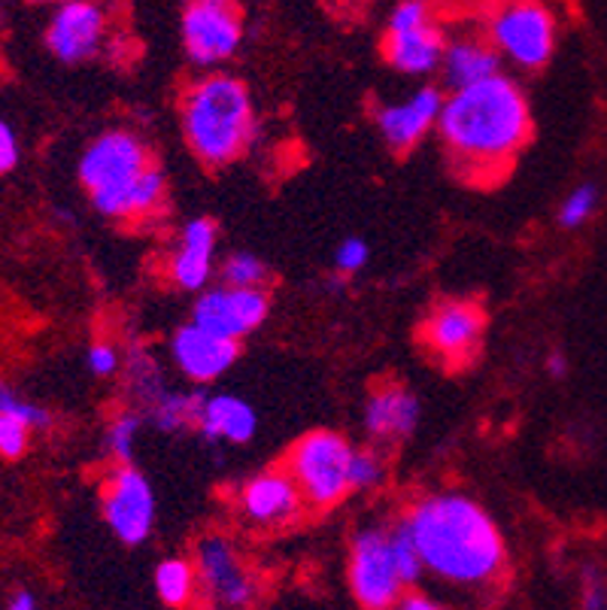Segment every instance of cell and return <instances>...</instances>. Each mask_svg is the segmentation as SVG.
Segmentation results:
<instances>
[{"mask_svg": "<svg viewBox=\"0 0 607 610\" xmlns=\"http://www.w3.org/2000/svg\"><path fill=\"white\" fill-rule=\"evenodd\" d=\"M425 574L456 592H492L508 568V547L483 504L462 492H431L404 513Z\"/></svg>", "mask_w": 607, "mask_h": 610, "instance_id": "1", "label": "cell"}, {"mask_svg": "<svg viewBox=\"0 0 607 610\" xmlns=\"http://www.w3.org/2000/svg\"><path fill=\"white\" fill-rule=\"evenodd\" d=\"M438 134L453 167L468 179H498L529 144V100L505 73L443 98Z\"/></svg>", "mask_w": 607, "mask_h": 610, "instance_id": "2", "label": "cell"}, {"mask_svg": "<svg viewBox=\"0 0 607 610\" xmlns=\"http://www.w3.org/2000/svg\"><path fill=\"white\" fill-rule=\"evenodd\" d=\"M183 137L200 165L225 167L246 152L255 134L253 98L237 77L211 73L183 95Z\"/></svg>", "mask_w": 607, "mask_h": 610, "instance_id": "3", "label": "cell"}, {"mask_svg": "<svg viewBox=\"0 0 607 610\" xmlns=\"http://www.w3.org/2000/svg\"><path fill=\"white\" fill-rule=\"evenodd\" d=\"M353 444L337 432L320 429L301 437L286 455V471L298 483L301 495L313 511H332L350 492Z\"/></svg>", "mask_w": 607, "mask_h": 610, "instance_id": "4", "label": "cell"}, {"mask_svg": "<svg viewBox=\"0 0 607 610\" xmlns=\"http://www.w3.org/2000/svg\"><path fill=\"white\" fill-rule=\"evenodd\" d=\"M198 592L207 610H255L262 599L258 574L243 562L232 538L213 532L195 547Z\"/></svg>", "mask_w": 607, "mask_h": 610, "instance_id": "5", "label": "cell"}, {"mask_svg": "<svg viewBox=\"0 0 607 610\" xmlns=\"http://www.w3.org/2000/svg\"><path fill=\"white\" fill-rule=\"evenodd\" d=\"M489 40L517 67L538 70L550 61L556 46L552 12L535 0H508L489 19Z\"/></svg>", "mask_w": 607, "mask_h": 610, "instance_id": "6", "label": "cell"}, {"mask_svg": "<svg viewBox=\"0 0 607 610\" xmlns=\"http://www.w3.org/2000/svg\"><path fill=\"white\" fill-rule=\"evenodd\" d=\"M350 587L364 610H392V604L404 596L408 583L398 574L395 555L389 547V529L368 525L353 534Z\"/></svg>", "mask_w": 607, "mask_h": 610, "instance_id": "7", "label": "cell"}, {"mask_svg": "<svg viewBox=\"0 0 607 610\" xmlns=\"http://www.w3.org/2000/svg\"><path fill=\"white\" fill-rule=\"evenodd\" d=\"M243 19L237 0H188L183 46L198 67H216L241 49Z\"/></svg>", "mask_w": 607, "mask_h": 610, "instance_id": "8", "label": "cell"}, {"mask_svg": "<svg viewBox=\"0 0 607 610\" xmlns=\"http://www.w3.org/2000/svg\"><path fill=\"white\" fill-rule=\"evenodd\" d=\"M104 516L121 544L137 547L153 534L155 492L144 471L121 462L110 471L104 486Z\"/></svg>", "mask_w": 607, "mask_h": 610, "instance_id": "9", "label": "cell"}, {"mask_svg": "<svg viewBox=\"0 0 607 610\" xmlns=\"http://www.w3.org/2000/svg\"><path fill=\"white\" fill-rule=\"evenodd\" d=\"M234 508H237L243 525L258 529V532H276L298 520L307 501L286 468H271L243 483L234 499Z\"/></svg>", "mask_w": 607, "mask_h": 610, "instance_id": "10", "label": "cell"}, {"mask_svg": "<svg viewBox=\"0 0 607 610\" xmlns=\"http://www.w3.org/2000/svg\"><path fill=\"white\" fill-rule=\"evenodd\" d=\"M486 316L474 301H441L422 322V344L447 367L468 365L483 341Z\"/></svg>", "mask_w": 607, "mask_h": 610, "instance_id": "11", "label": "cell"}, {"mask_svg": "<svg viewBox=\"0 0 607 610\" xmlns=\"http://www.w3.org/2000/svg\"><path fill=\"white\" fill-rule=\"evenodd\" d=\"M267 311H271V298L265 289H237L222 283L200 292L192 307V322L241 344L246 334H253L267 319Z\"/></svg>", "mask_w": 607, "mask_h": 610, "instance_id": "12", "label": "cell"}, {"mask_svg": "<svg viewBox=\"0 0 607 610\" xmlns=\"http://www.w3.org/2000/svg\"><path fill=\"white\" fill-rule=\"evenodd\" d=\"M149 165V149L140 137L131 131H104L79 158V183L89 191L107 189L144 174Z\"/></svg>", "mask_w": 607, "mask_h": 610, "instance_id": "13", "label": "cell"}, {"mask_svg": "<svg viewBox=\"0 0 607 610\" xmlns=\"http://www.w3.org/2000/svg\"><path fill=\"white\" fill-rule=\"evenodd\" d=\"M241 344L200 328L198 322H188L170 337V358L186 380L195 386L219 380L237 362Z\"/></svg>", "mask_w": 607, "mask_h": 610, "instance_id": "14", "label": "cell"}, {"mask_svg": "<svg viewBox=\"0 0 607 610\" xmlns=\"http://www.w3.org/2000/svg\"><path fill=\"white\" fill-rule=\"evenodd\" d=\"M441 110L443 95L434 86H425V89L413 91L410 98L383 104L376 110V128L392 152H410L431 128H438Z\"/></svg>", "mask_w": 607, "mask_h": 610, "instance_id": "15", "label": "cell"}, {"mask_svg": "<svg viewBox=\"0 0 607 610\" xmlns=\"http://www.w3.org/2000/svg\"><path fill=\"white\" fill-rule=\"evenodd\" d=\"M104 12L89 0H65V7L56 12V19L49 24L46 43L52 49V56L65 65H79L86 58L98 56L104 43Z\"/></svg>", "mask_w": 607, "mask_h": 610, "instance_id": "16", "label": "cell"}, {"mask_svg": "<svg viewBox=\"0 0 607 610\" xmlns=\"http://www.w3.org/2000/svg\"><path fill=\"white\" fill-rule=\"evenodd\" d=\"M167 198V179L161 167L149 165L144 174L134 179L107 186V189L91 191V204L100 216L107 219H121V223H144L146 216L165 207Z\"/></svg>", "mask_w": 607, "mask_h": 610, "instance_id": "17", "label": "cell"}, {"mask_svg": "<svg viewBox=\"0 0 607 610\" xmlns=\"http://www.w3.org/2000/svg\"><path fill=\"white\" fill-rule=\"evenodd\" d=\"M216 267V225L211 219H188L167 262V279L183 292H204Z\"/></svg>", "mask_w": 607, "mask_h": 610, "instance_id": "18", "label": "cell"}, {"mask_svg": "<svg viewBox=\"0 0 607 610\" xmlns=\"http://www.w3.org/2000/svg\"><path fill=\"white\" fill-rule=\"evenodd\" d=\"M420 399L401 383H383L364 401V429L376 444H395L420 425Z\"/></svg>", "mask_w": 607, "mask_h": 610, "instance_id": "19", "label": "cell"}, {"mask_svg": "<svg viewBox=\"0 0 607 610\" xmlns=\"http://www.w3.org/2000/svg\"><path fill=\"white\" fill-rule=\"evenodd\" d=\"M443 31L434 22L410 28V31H386L383 40V56L398 73L408 77H425L431 70H438L443 61Z\"/></svg>", "mask_w": 607, "mask_h": 610, "instance_id": "20", "label": "cell"}, {"mask_svg": "<svg viewBox=\"0 0 607 610\" xmlns=\"http://www.w3.org/2000/svg\"><path fill=\"white\" fill-rule=\"evenodd\" d=\"M195 429L213 444H249L258 429V416L249 407V401L219 392L207 395Z\"/></svg>", "mask_w": 607, "mask_h": 610, "instance_id": "21", "label": "cell"}, {"mask_svg": "<svg viewBox=\"0 0 607 610\" xmlns=\"http://www.w3.org/2000/svg\"><path fill=\"white\" fill-rule=\"evenodd\" d=\"M441 70L443 82L453 91L464 89V86H477V82L501 73V52L477 37H459L443 49Z\"/></svg>", "mask_w": 607, "mask_h": 610, "instance_id": "22", "label": "cell"}, {"mask_svg": "<svg viewBox=\"0 0 607 610\" xmlns=\"http://www.w3.org/2000/svg\"><path fill=\"white\" fill-rule=\"evenodd\" d=\"M207 395L192 388V392H177V388H165L158 399L144 411V416L161 432H183V429H195L198 425L200 407H204Z\"/></svg>", "mask_w": 607, "mask_h": 610, "instance_id": "23", "label": "cell"}, {"mask_svg": "<svg viewBox=\"0 0 607 610\" xmlns=\"http://www.w3.org/2000/svg\"><path fill=\"white\" fill-rule=\"evenodd\" d=\"M155 592L170 608H186L198 596V568L188 559H165L155 568Z\"/></svg>", "mask_w": 607, "mask_h": 610, "instance_id": "24", "label": "cell"}, {"mask_svg": "<svg viewBox=\"0 0 607 610\" xmlns=\"http://www.w3.org/2000/svg\"><path fill=\"white\" fill-rule=\"evenodd\" d=\"M389 547H392V555H395V565L401 580L413 587V583H420L425 578V562H422L420 544H417V538L410 532L408 520L401 516V520L389 529Z\"/></svg>", "mask_w": 607, "mask_h": 610, "instance_id": "25", "label": "cell"}, {"mask_svg": "<svg viewBox=\"0 0 607 610\" xmlns=\"http://www.w3.org/2000/svg\"><path fill=\"white\" fill-rule=\"evenodd\" d=\"M144 411H121L116 413L104 432V450L116 459V462H131L134 446H137V437H140V429H144Z\"/></svg>", "mask_w": 607, "mask_h": 610, "instance_id": "26", "label": "cell"}, {"mask_svg": "<svg viewBox=\"0 0 607 610\" xmlns=\"http://www.w3.org/2000/svg\"><path fill=\"white\" fill-rule=\"evenodd\" d=\"M128 386H131L134 399L140 404V411H146V407L167 388L158 365H155L149 355L140 353V350H134L131 358H128Z\"/></svg>", "mask_w": 607, "mask_h": 610, "instance_id": "27", "label": "cell"}, {"mask_svg": "<svg viewBox=\"0 0 607 610\" xmlns=\"http://www.w3.org/2000/svg\"><path fill=\"white\" fill-rule=\"evenodd\" d=\"M219 277L225 286H237V289H265L267 286V265L253 253H234L222 262Z\"/></svg>", "mask_w": 607, "mask_h": 610, "instance_id": "28", "label": "cell"}, {"mask_svg": "<svg viewBox=\"0 0 607 610\" xmlns=\"http://www.w3.org/2000/svg\"><path fill=\"white\" fill-rule=\"evenodd\" d=\"M386 480V462L383 455L376 453L374 446H364V450H353L350 459V486L353 489H376Z\"/></svg>", "mask_w": 607, "mask_h": 610, "instance_id": "29", "label": "cell"}, {"mask_svg": "<svg viewBox=\"0 0 607 610\" xmlns=\"http://www.w3.org/2000/svg\"><path fill=\"white\" fill-rule=\"evenodd\" d=\"M598 207V191L596 186H577L568 198H565L562 210H559V223L565 228H580V225L596 213Z\"/></svg>", "mask_w": 607, "mask_h": 610, "instance_id": "30", "label": "cell"}, {"mask_svg": "<svg viewBox=\"0 0 607 610\" xmlns=\"http://www.w3.org/2000/svg\"><path fill=\"white\" fill-rule=\"evenodd\" d=\"M0 413H10V416H19L22 422H28L31 429H46L49 425V413L43 407H37L31 401H25L22 395H16L10 386L0 383Z\"/></svg>", "mask_w": 607, "mask_h": 610, "instance_id": "31", "label": "cell"}, {"mask_svg": "<svg viewBox=\"0 0 607 610\" xmlns=\"http://www.w3.org/2000/svg\"><path fill=\"white\" fill-rule=\"evenodd\" d=\"M28 432H31L28 422L10 416V413H0V455L19 459L28 450Z\"/></svg>", "mask_w": 607, "mask_h": 610, "instance_id": "32", "label": "cell"}, {"mask_svg": "<svg viewBox=\"0 0 607 610\" xmlns=\"http://www.w3.org/2000/svg\"><path fill=\"white\" fill-rule=\"evenodd\" d=\"M368 258H371V249L364 244L362 237H346L341 246H337V253H334V267L346 274V277H353L359 274L364 265H368Z\"/></svg>", "mask_w": 607, "mask_h": 610, "instance_id": "33", "label": "cell"}, {"mask_svg": "<svg viewBox=\"0 0 607 610\" xmlns=\"http://www.w3.org/2000/svg\"><path fill=\"white\" fill-rule=\"evenodd\" d=\"M89 367L91 374H98V377H110V374H116L119 371V350L112 344H95L89 346Z\"/></svg>", "mask_w": 607, "mask_h": 610, "instance_id": "34", "label": "cell"}, {"mask_svg": "<svg viewBox=\"0 0 607 610\" xmlns=\"http://www.w3.org/2000/svg\"><path fill=\"white\" fill-rule=\"evenodd\" d=\"M19 165V144H16V134L3 119H0V174H7Z\"/></svg>", "mask_w": 607, "mask_h": 610, "instance_id": "35", "label": "cell"}, {"mask_svg": "<svg viewBox=\"0 0 607 610\" xmlns=\"http://www.w3.org/2000/svg\"><path fill=\"white\" fill-rule=\"evenodd\" d=\"M392 610H450V608H443L441 601L431 599V596H425V592H404V596L392 604Z\"/></svg>", "mask_w": 607, "mask_h": 610, "instance_id": "36", "label": "cell"}, {"mask_svg": "<svg viewBox=\"0 0 607 610\" xmlns=\"http://www.w3.org/2000/svg\"><path fill=\"white\" fill-rule=\"evenodd\" d=\"M547 371H550L552 377H565V374H568V362H565L559 353H552L550 358H547Z\"/></svg>", "mask_w": 607, "mask_h": 610, "instance_id": "37", "label": "cell"}, {"mask_svg": "<svg viewBox=\"0 0 607 610\" xmlns=\"http://www.w3.org/2000/svg\"><path fill=\"white\" fill-rule=\"evenodd\" d=\"M7 610H37V604H33V596H28V592H19V596L10 601V608Z\"/></svg>", "mask_w": 607, "mask_h": 610, "instance_id": "38", "label": "cell"}]
</instances>
